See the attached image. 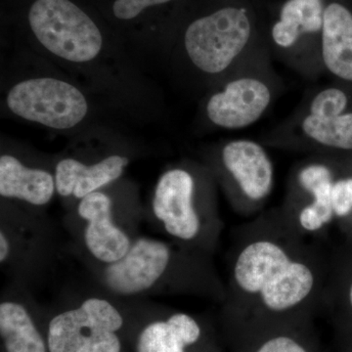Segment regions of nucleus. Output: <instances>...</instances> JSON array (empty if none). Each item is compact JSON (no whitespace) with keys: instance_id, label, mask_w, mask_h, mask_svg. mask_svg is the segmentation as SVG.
Returning <instances> with one entry per match:
<instances>
[{"instance_id":"obj_1","label":"nucleus","mask_w":352,"mask_h":352,"mask_svg":"<svg viewBox=\"0 0 352 352\" xmlns=\"http://www.w3.org/2000/svg\"><path fill=\"white\" fill-rule=\"evenodd\" d=\"M266 47L267 41L258 36L242 4L220 7L192 21L182 38L183 58L190 68L214 82Z\"/></svg>"},{"instance_id":"obj_2","label":"nucleus","mask_w":352,"mask_h":352,"mask_svg":"<svg viewBox=\"0 0 352 352\" xmlns=\"http://www.w3.org/2000/svg\"><path fill=\"white\" fill-rule=\"evenodd\" d=\"M102 188L76 201L64 219L72 237L69 250L78 258L109 264L124 258L138 237L145 210L119 204Z\"/></svg>"},{"instance_id":"obj_3","label":"nucleus","mask_w":352,"mask_h":352,"mask_svg":"<svg viewBox=\"0 0 352 352\" xmlns=\"http://www.w3.org/2000/svg\"><path fill=\"white\" fill-rule=\"evenodd\" d=\"M64 307L47 323L50 352H120L118 333L126 324L120 298L95 285L85 291L69 289Z\"/></svg>"},{"instance_id":"obj_4","label":"nucleus","mask_w":352,"mask_h":352,"mask_svg":"<svg viewBox=\"0 0 352 352\" xmlns=\"http://www.w3.org/2000/svg\"><path fill=\"white\" fill-rule=\"evenodd\" d=\"M272 59L270 48H264L219 80V87L206 103V116L212 126L237 131L265 115L284 88Z\"/></svg>"},{"instance_id":"obj_5","label":"nucleus","mask_w":352,"mask_h":352,"mask_svg":"<svg viewBox=\"0 0 352 352\" xmlns=\"http://www.w3.org/2000/svg\"><path fill=\"white\" fill-rule=\"evenodd\" d=\"M349 94L337 85L308 90L291 116L266 136L275 144L352 150V111Z\"/></svg>"},{"instance_id":"obj_6","label":"nucleus","mask_w":352,"mask_h":352,"mask_svg":"<svg viewBox=\"0 0 352 352\" xmlns=\"http://www.w3.org/2000/svg\"><path fill=\"white\" fill-rule=\"evenodd\" d=\"M234 278L243 291L258 294L273 311L296 307L314 285L312 271L305 264L292 261L280 245L268 241L245 248L236 261Z\"/></svg>"},{"instance_id":"obj_7","label":"nucleus","mask_w":352,"mask_h":352,"mask_svg":"<svg viewBox=\"0 0 352 352\" xmlns=\"http://www.w3.org/2000/svg\"><path fill=\"white\" fill-rule=\"evenodd\" d=\"M9 204L2 203L0 214V265L12 281L30 287L56 256L55 234L41 208Z\"/></svg>"},{"instance_id":"obj_8","label":"nucleus","mask_w":352,"mask_h":352,"mask_svg":"<svg viewBox=\"0 0 352 352\" xmlns=\"http://www.w3.org/2000/svg\"><path fill=\"white\" fill-rule=\"evenodd\" d=\"M324 0H287L267 39L272 57L310 82L324 73Z\"/></svg>"},{"instance_id":"obj_9","label":"nucleus","mask_w":352,"mask_h":352,"mask_svg":"<svg viewBox=\"0 0 352 352\" xmlns=\"http://www.w3.org/2000/svg\"><path fill=\"white\" fill-rule=\"evenodd\" d=\"M29 24L44 48L67 61H92L103 45L99 28L71 0H36Z\"/></svg>"},{"instance_id":"obj_10","label":"nucleus","mask_w":352,"mask_h":352,"mask_svg":"<svg viewBox=\"0 0 352 352\" xmlns=\"http://www.w3.org/2000/svg\"><path fill=\"white\" fill-rule=\"evenodd\" d=\"M145 219L182 245L203 239L205 219L197 204L195 176L183 168L166 170L157 180Z\"/></svg>"},{"instance_id":"obj_11","label":"nucleus","mask_w":352,"mask_h":352,"mask_svg":"<svg viewBox=\"0 0 352 352\" xmlns=\"http://www.w3.org/2000/svg\"><path fill=\"white\" fill-rule=\"evenodd\" d=\"M7 105L18 117L55 129L76 126L88 111L87 99L78 88L52 78L17 83L9 91Z\"/></svg>"},{"instance_id":"obj_12","label":"nucleus","mask_w":352,"mask_h":352,"mask_svg":"<svg viewBox=\"0 0 352 352\" xmlns=\"http://www.w3.org/2000/svg\"><path fill=\"white\" fill-rule=\"evenodd\" d=\"M36 298L30 287L19 282L2 289L0 296V337L6 352H50L36 320Z\"/></svg>"},{"instance_id":"obj_13","label":"nucleus","mask_w":352,"mask_h":352,"mask_svg":"<svg viewBox=\"0 0 352 352\" xmlns=\"http://www.w3.org/2000/svg\"><path fill=\"white\" fill-rule=\"evenodd\" d=\"M220 163L241 194L263 201L273 186V166L263 146L251 139L229 141L220 149Z\"/></svg>"},{"instance_id":"obj_14","label":"nucleus","mask_w":352,"mask_h":352,"mask_svg":"<svg viewBox=\"0 0 352 352\" xmlns=\"http://www.w3.org/2000/svg\"><path fill=\"white\" fill-rule=\"evenodd\" d=\"M129 157L113 154L100 163L85 166L75 157H65L55 166L57 193L76 201L117 182L129 166Z\"/></svg>"},{"instance_id":"obj_15","label":"nucleus","mask_w":352,"mask_h":352,"mask_svg":"<svg viewBox=\"0 0 352 352\" xmlns=\"http://www.w3.org/2000/svg\"><path fill=\"white\" fill-rule=\"evenodd\" d=\"M56 192L55 173L32 168L12 155L0 157V196L4 201L41 208Z\"/></svg>"},{"instance_id":"obj_16","label":"nucleus","mask_w":352,"mask_h":352,"mask_svg":"<svg viewBox=\"0 0 352 352\" xmlns=\"http://www.w3.org/2000/svg\"><path fill=\"white\" fill-rule=\"evenodd\" d=\"M322 61L325 73L352 85V12L340 2L325 3Z\"/></svg>"},{"instance_id":"obj_17","label":"nucleus","mask_w":352,"mask_h":352,"mask_svg":"<svg viewBox=\"0 0 352 352\" xmlns=\"http://www.w3.org/2000/svg\"><path fill=\"white\" fill-rule=\"evenodd\" d=\"M198 322L186 314L175 312L166 318L152 319L139 331L136 352H186L200 340Z\"/></svg>"},{"instance_id":"obj_18","label":"nucleus","mask_w":352,"mask_h":352,"mask_svg":"<svg viewBox=\"0 0 352 352\" xmlns=\"http://www.w3.org/2000/svg\"><path fill=\"white\" fill-rule=\"evenodd\" d=\"M298 182L312 197L311 203L300 212V226L307 231L318 230L333 219L332 171L326 164H307L298 171Z\"/></svg>"},{"instance_id":"obj_19","label":"nucleus","mask_w":352,"mask_h":352,"mask_svg":"<svg viewBox=\"0 0 352 352\" xmlns=\"http://www.w3.org/2000/svg\"><path fill=\"white\" fill-rule=\"evenodd\" d=\"M171 0H116L113 13L116 18L122 21L134 19L149 7L168 3Z\"/></svg>"},{"instance_id":"obj_20","label":"nucleus","mask_w":352,"mask_h":352,"mask_svg":"<svg viewBox=\"0 0 352 352\" xmlns=\"http://www.w3.org/2000/svg\"><path fill=\"white\" fill-rule=\"evenodd\" d=\"M333 214L346 217L352 210V178L337 180L333 187Z\"/></svg>"},{"instance_id":"obj_21","label":"nucleus","mask_w":352,"mask_h":352,"mask_svg":"<svg viewBox=\"0 0 352 352\" xmlns=\"http://www.w3.org/2000/svg\"><path fill=\"white\" fill-rule=\"evenodd\" d=\"M258 352H307V351L289 338L278 337L266 342Z\"/></svg>"},{"instance_id":"obj_22","label":"nucleus","mask_w":352,"mask_h":352,"mask_svg":"<svg viewBox=\"0 0 352 352\" xmlns=\"http://www.w3.org/2000/svg\"><path fill=\"white\" fill-rule=\"evenodd\" d=\"M349 298H351V305H352V285H351V293H349Z\"/></svg>"}]
</instances>
